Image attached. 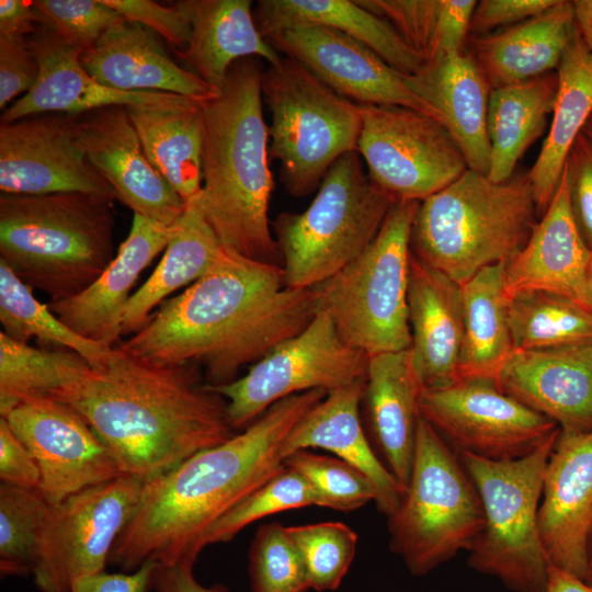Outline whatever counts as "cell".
Wrapping results in <instances>:
<instances>
[{"label":"cell","mask_w":592,"mask_h":592,"mask_svg":"<svg viewBox=\"0 0 592 592\" xmlns=\"http://www.w3.org/2000/svg\"><path fill=\"white\" fill-rule=\"evenodd\" d=\"M395 203L377 186L357 151L327 171L303 213H282L271 224L291 288H311L358 258L378 235Z\"/></svg>","instance_id":"7"},{"label":"cell","mask_w":592,"mask_h":592,"mask_svg":"<svg viewBox=\"0 0 592 592\" xmlns=\"http://www.w3.org/2000/svg\"><path fill=\"white\" fill-rule=\"evenodd\" d=\"M538 530L549 563L585 580L592 538V431L559 430L544 470Z\"/></svg>","instance_id":"20"},{"label":"cell","mask_w":592,"mask_h":592,"mask_svg":"<svg viewBox=\"0 0 592 592\" xmlns=\"http://www.w3.org/2000/svg\"><path fill=\"white\" fill-rule=\"evenodd\" d=\"M203 101L179 95L168 102L126 106L155 169L187 204L203 186Z\"/></svg>","instance_id":"31"},{"label":"cell","mask_w":592,"mask_h":592,"mask_svg":"<svg viewBox=\"0 0 592 592\" xmlns=\"http://www.w3.org/2000/svg\"><path fill=\"white\" fill-rule=\"evenodd\" d=\"M553 119L539 155L527 172L538 214L558 186L569 150L592 114V50L576 32L557 67Z\"/></svg>","instance_id":"34"},{"label":"cell","mask_w":592,"mask_h":592,"mask_svg":"<svg viewBox=\"0 0 592 592\" xmlns=\"http://www.w3.org/2000/svg\"><path fill=\"white\" fill-rule=\"evenodd\" d=\"M542 592H592V587L584 580L550 565Z\"/></svg>","instance_id":"57"},{"label":"cell","mask_w":592,"mask_h":592,"mask_svg":"<svg viewBox=\"0 0 592 592\" xmlns=\"http://www.w3.org/2000/svg\"><path fill=\"white\" fill-rule=\"evenodd\" d=\"M157 562L147 561L132 572L105 571L76 581L70 592H149Z\"/></svg>","instance_id":"53"},{"label":"cell","mask_w":592,"mask_h":592,"mask_svg":"<svg viewBox=\"0 0 592 592\" xmlns=\"http://www.w3.org/2000/svg\"><path fill=\"white\" fill-rule=\"evenodd\" d=\"M590 587H592V538L590 542V549H589V567H588V573L584 580Z\"/></svg>","instance_id":"60"},{"label":"cell","mask_w":592,"mask_h":592,"mask_svg":"<svg viewBox=\"0 0 592 592\" xmlns=\"http://www.w3.org/2000/svg\"><path fill=\"white\" fill-rule=\"evenodd\" d=\"M0 480L1 483L39 490L41 471L26 445L0 417Z\"/></svg>","instance_id":"51"},{"label":"cell","mask_w":592,"mask_h":592,"mask_svg":"<svg viewBox=\"0 0 592 592\" xmlns=\"http://www.w3.org/2000/svg\"><path fill=\"white\" fill-rule=\"evenodd\" d=\"M420 202H395L369 247L340 272L314 286L326 311L351 346L372 356L408 350L410 237Z\"/></svg>","instance_id":"8"},{"label":"cell","mask_w":592,"mask_h":592,"mask_svg":"<svg viewBox=\"0 0 592 592\" xmlns=\"http://www.w3.org/2000/svg\"><path fill=\"white\" fill-rule=\"evenodd\" d=\"M29 37L39 76L26 94L3 111L1 122L42 113L77 115L112 105L158 104L179 96L159 91H123L101 84L82 66L83 50L69 45L44 24Z\"/></svg>","instance_id":"24"},{"label":"cell","mask_w":592,"mask_h":592,"mask_svg":"<svg viewBox=\"0 0 592 592\" xmlns=\"http://www.w3.org/2000/svg\"><path fill=\"white\" fill-rule=\"evenodd\" d=\"M263 71L260 58H242L229 69L219 93L202 102L203 186L197 201L224 248L277 264L282 255L269 219L273 177L262 109Z\"/></svg>","instance_id":"4"},{"label":"cell","mask_w":592,"mask_h":592,"mask_svg":"<svg viewBox=\"0 0 592 592\" xmlns=\"http://www.w3.org/2000/svg\"><path fill=\"white\" fill-rule=\"evenodd\" d=\"M506 299L514 350L592 344V312L577 301L547 292H525Z\"/></svg>","instance_id":"39"},{"label":"cell","mask_w":592,"mask_h":592,"mask_svg":"<svg viewBox=\"0 0 592 592\" xmlns=\"http://www.w3.org/2000/svg\"><path fill=\"white\" fill-rule=\"evenodd\" d=\"M49 503L39 490L0 483L1 576L34 573Z\"/></svg>","instance_id":"41"},{"label":"cell","mask_w":592,"mask_h":592,"mask_svg":"<svg viewBox=\"0 0 592 592\" xmlns=\"http://www.w3.org/2000/svg\"><path fill=\"white\" fill-rule=\"evenodd\" d=\"M195 364L155 365L115 346L52 398L77 410L114 455L123 475L149 480L235 433L227 402Z\"/></svg>","instance_id":"3"},{"label":"cell","mask_w":592,"mask_h":592,"mask_svg":"<svg viewBox=\"0 0 592 592\" xmlns=\"http://www.w3.org/2000/svg\"><path fill=\"white\" fill-rule=\"evenodd\" d=\"M253 18L264 38L294 25H320L358 41L405 76L425 66L388 22L356 0H260Z\"/></svg>","instance_id":"33"},{"label":"cell","mask_w":592,"mask_h":592,"mask_svg":"<svg viewBox=\"0 0 592 592\" xmlns=\"http://www.w3.org/2000/svg\"><path fill=\"white\" fill-rule=\"evenodd\" d=\"M368 355L346 343L330 316L318 310L297 334L282 341L231 383L209 386L227 402L236 430L275 402L314 389H332L366 377Z\"/></svg>","instance_id":"12"},{"label":"cell","mask_w":592,"mask_h":592,"mask_svg":"<svg viewBox=\"0 0 592 592\" xmlns=\"http://www.w3.org/2000/svg\"><path fill=\"white\" fill-rule=\"evenodd\" d=\"M191 38L175 52L192 72L220 91L231 66L248 57L277 62L282 55L260 34L250 0H190Z\"/></svg>","instance_id":"32"},{"label":"cell","mask_w":592,"mask_h":592,"mask_svg":"<svg viewBox=\"0 0 592 592\" xmlns=\"http://www.w3.org/2000/svg\"><path fill=\"white\" fill-rule=\"evenodd\" d=\"M42 24V18L32 1H0V34L31 36Z\"/></svg>","instance_id":"56"},{"label":"cell","mask_w":592,"mask_h":592,"mask_svg":"<svg viewBox=\"0 0 592 592\" xmlns=\"http://www.w3.org/2000/svg\"><path fill=\"white\" fill-rule=\"evenodd\" d=\"M563 169L576 223L592 252V143L583 133L572 144Z\"/></svg>","instance_id":"49"},{"label":"cell","mask_w":592,"mask_h":592,"mask_svg":"<svg viewBox=\"0 0 592 592\" xmlns=\"http://www.w3.org/2000/svg\"><path fill=\"white\" fill-rule=\"evenodd\" d=\"M387 519L390 550L417 577L469 551L483 528L481 501L468 473L422 417L409 482Z\"/></svg>","instance_id":"9"},{"label":"cell","mask_w":592,"mask_h":592,"mask_svg":"<svg viewBox=\"0 0 592 592\" xmlns=\"http://www.w3.org/2000/svg\"><path fill=\"white\" fill-rule=\"evenodd\" d=\"M357 105L362 119L357 152L372 181L395 202H421L468 169L441 121L405 106Z\"/></svg>","instance_id":"13"},{"label":"cell","mask_w":592,"mask_h":592,"mask_svg":"<svg viewBox=\"0 0 592 592\" xmlns=\"http://www.w3.org/2000/svg\"><path fill=\"white\" fill-rule=\"evenodd\" d=\"M505 263L487 266L460 285L464 338L459 380L483 378L496 382L514 351L503 288Z\"/></svg>","instance_id":"37"},{"label":"cell","mask_w":592,"mask_h":592,"mask_svg":"<svg viewBox=\"0 0 592 592\" xmlns=\"http://www.w3.org/2000/svg\"><path fill=\"white\" fill-rule=\"evenodd\" d=\"M34 456L50 505L122 476L109 447L83 417L52 397L25 400L3 415Z\"/></svg>","instance_id":"16"},{"label":"cell","mask_w":592,"mask_h":592,"mask_svg":"<svg viewBox=\"0 0 592 592\" xmlns=\"http://www.w3.org/2000/svg\"><path fill=\"white\" fill-rule=\"evenodd\" d=\"M145 482L122 475L49 505L33 573L41 592H70L76 581L105 571Z\"/></svg>","instance_id":"14"},{"label":"cell","mask_w":592,"mask_h":592,"mask_svg":"<svg viewBox=\"0 0 592 592\" xmlns=\"http://www.w3.org/2000/svg\"><path fill=\"white\" fill-rule=\"evenodd\" d=\"M408 87L430 104L460 148L468 169L487 174L490 161L488 104L491 89L471 55H442L413 76Z\"/></svg>","instance_id":"28"},{"label":"cell","mask_w":592,"mask_h":592,"mask_svg":"<svg viewBox=\"0 0 592 592\" xmlns=\"http://www.w3.org/2000/svg\"><path fill=\"white\" fill-rule=\"evenodd\" d=\"M262 100L271 113L269 158L294 197L319 187L330 167L357 151L361 114L296 60L283 56L262 75Z\"/></svg>","instance_id":"10"},{"label":"cell","mask_w":592,"mask_h":592,"mask_svg":"<svg viewBox=\"0 0 592 592\" xmlns=\"http://www.w3.org/2000/svg\"><path fill=\"white\" fill-rule=\"evenodd\" d=\"M591 260L592 252L572 213L567 175L562 169L542 219L525 246L505 263V297L525 292H547L568 297L590 310L587 280Z\"/></svg>","instance_id":"21"},{"label":"cell","mask_w":592,"mask_h":592,"mask_svg":"<svg viewBox=\"0 0 592 592\" xmlns=\"http://www.w3.org/2000/svg\"><path fill=\"white\" fill-rule=\"evenodd\" d=\"M557 73L492 89L488 104L490 161L487 177L505 182L527 148L539 137L553 113Z\"/></svg>","instance_id":"36"},{"label":"cell","mask_w":592,"mask_h":592,"mask_svg":"<svg viewBox=\"0 0 592 592\" xmlns=\"http://www.w3.org/2000/svg\"><path fill=\"white\" fill-rule=\"evenodd\" d=\"M577 30L592 50V0L572 1Z\"/></svg>","instance_id":"58"},{"label":"cell","mask_w":592,"mask_h":592,"mask_svg":"<svg viewBox=\"0 0 592 592\" xmlns=\"http://www.w3.org/2000/svg\"><path fill=\"white\" fill-rule=\"evenodd\" d=\"M80 61L98 82L116 90L159 91L197 101L219 93L178 65L150 30L126 19L110 27L92 48L82 52Z\"/></svg>","instance_id":"27"},{"label":"cell","mask_w":592,"mask_h":592,"mask_svg":"<svg viewBox=\"0 0 592 592\" xmlns=\"http://www.w3.org/2000/svg\"><path fill=\"white\" fill-rule=\"evenodd\" d=\"M587 297L590 310L592 311V260L590 263L588 280H587Z\"/></svg>","instance_id":"59"},{"label":"cell","mask_w":592,"mask_h":592,"mask_svg":"<svg viewBox=\"0 0 592 592\" xmlns=\"http://www.w3.org/2000/svg\"><path fill=\"white\" fill-rule=\"evenodd\" d=\"M227 251L206 221L197 198L187 203L161 261L127 301L123 334L137 332L149 320L153 308L175 291L207 274Z\"/></svg>","instance_id":"35"},{"label":"cell","mask_w":592,"mask_h":592,"mask_svg":"<svg viewBox=\"0 0 592 592\" xmlns=\"http://www.w3.org/2000/svg\"><path fill=\"white\" fill-rule=\"evenodd\" d=\"M422 391L410 349L368 357L362 401L369 431L403 492L414 457Z\"/></svg>","instance_id":"29"},{"label":"cell","mask_w":592,"mask_h":592,"mask_svg":"<svg viewBox=\"0 0 592 592\" xmlns=\"http://www.w3.org/2000/svg\"><path fill=\"white\" fill-rule=\"evenodd\" d=\"M0 322L2 332L27 343L36 338L43 343L59 345L81 355L93 368L105 366L115 346L81 337L65 325L48 307L38 301L33 289L24 284L0 260Z\"/></svg>","instance_id":"40"},{"label":"cell","mask_w":592,"mask_h":592,"mask_svg":"<svg viewBox=\"0 0 592 592\" xmlns=\"http://www.w3.org/2000/svg\"><path fill=\"white\" fill-rule=\"evenodd\" d=\"M0 190L10 195L86 193L117 200L76 138V115L42 113L0 125Z\"/></svg>","instance_id":"17"},{"label":"cell","mask_w":592,"mask_h":592,"mask_svg":"<svg viewBox=\"0 0 592 592\" xmlns=\"http://www.w3.org/2000/svg\"><path fill=\"white\" fill-rule=\"evenodd\" d=\"M251 592H307L310 589L301 556L287 526H260L249 550Z\"/></svg>","instance_id":"45"},{"label":"cell","mask_w":592,"mask_h":592,"mask_svg":"<svg viewBox=\"0 0 592 592\" xmlns=\"http://www.w3.org/2000/svg\"><path fill=\"white\" fill-rule=\"evenodd\" d=\"M82 152L134 214L172 226L186 203L148 160L126 106L112 105L76 115Z\"/></svg>","instance_id":"19"},{"label":"cell","mask_w":592,"mask_h":592,"mask_svg":"<svg viewBox=\"0 0 592 592\" xmlns=\"http://www.w3.org/2000/svg\"><path fill=\"white\" fill-rule=\"evenodd\" d=\"M32 3L42 18V24L83 52L92 48L110 27L124 20L104 0H36Z\"/></svg>","instance_id":"47"},{"label":"cell","mask_w":592,"mask_h":592,"mask_svg":"<svg viewBox=\"0 0 592 592\" xmlns=\"http://www.w3.org/2000/svg\"><path fill=\"white\" fill-rule=\"evenodd\" d=\"M558 0H482L477 2L470 32L488 33L498 27H510L534 18Z\"/></svg>","instance_id":"52"},{"label":"cell","mask_w":592,"mask_h":592,"mask_svg":"<svg viewBox=\"0 0 592 592\" xmlns=\"http://www.w3.org/2000/svg\"><path fill=\"white\" fill-rule=\"evenodd\" d=\"M408 315L412 365L423 389L458 382L464 338L462 287L412 252Z\"/></svg>","instance_id":"25"},{"label":"cell","mask_w":592,"mask_h":592,"mask_svg":"<svg viewBox=\"0 0 592 592\" xmlns=\"http://www.w3.org/2000/svg\"><path fill=\"white\" fill-rule=\"evenodd\" d=\"M576 32L572 1L558 0L545 12L474 41L471 57L490 89L550 73Z\"/></svg>","instance_id":"30"},{"label":"cell","mask_w":592,"mask_h":592,"mask_svg":"<svg viewBox=\"0 0 592 592\" xmlns=\"http://www.w3.org/2000/svg\"><path fill=\"white\" fill-rule=\"evenodd\" d=\"M113 200L86 193L0 196V260L58 301L88 288L113 260Z\"/></svg>","instance_id":"5"},{"label":"cell","mask_w":592,"mask_h":592,"mask_svg":"<svg viewBox=\"0 0 592 592\" xmlns=\"http://www.w3.org/2000/svg\"><path fill=\"white\" fill-rule=\"evenodd\" d=\"M310 505H316L311 488L286 466L224 514L197 542L195 553L198 556L209 545L231 540L248 525L266 516Z\"/></svg>","instance_id":"42"},{"label":"cell","mask_w":592,"mask_h":592,"mask_svg":"<svg viewBox=\"0 0 592 592\" xmlns=\"http://www.w3.org/2000/svg\"><path fill=\"white\" fill-rule=\"evenodd\" d=\"M38 76L39 65L30 37L0 34V107L26 94Z\"/></svg>","instance_id":"50"},{"label":"cell","mask_w":592,"mask_h":592,"mask_svg":"<svg viewBox=\"0 0 592 592\" xmlns=\"http://www.w3.org/2000/svg\"><path fill=\"white\" fill-rule=\"evenodd\" d=\"M284 463L307 481L315 494L316 506L351 512L376 500L371 480L338 457L303 449L287 456Z\"/></svg>","instance_id":"44"},{"label":"cell","mask_w":592,"mask_h":592,"mask_svg":"<svg viewBox=\"0 0 592 592\" xmlns=\"http://www.w3.org/2000/svg\"><path fill=\"white\" fill-rule=\"evenodd\" d=\"M582 133L591 140L592 143V114L585 123Z\"/></svg>","instance_id":"61"},{"label":"cell","mask_w":592,"mask_h":592,"mask_svg":"<svg viewBox=\"0 0 592 592\" xmlns=\"http://www.w3.org/2000/svg\"><path fill=\"white\" fill-rule=\"evenodd\" d=\"M558 433L517 459L491 460L460 453L485 517L468 565L514 592H542L547 581L550 563L539 535L538 509L544 470Z\"/></svg>","instance_id":"11"},{"label":"cell","mask_w":592,"mask_h":592,"mask_svg":"<svg viewBox=\"0 0 592 592\" xmlns=\"http://www.w3.org/2000/svg\"><path fill=\"white\" fill-rule=\"evenodd\" d=\"M365 378L332 389L291 431L283 445L291 454L321 448L363 473L376 490L377 510L389 516L399 505L403 489L374 452L365 435L360 405Z\"/></svg>","instance_id":"26"},{"label":"cell","mask_w":592,"mask_h":592,"mask_svg":"<svg viewBox=\"0 0 592 592\" xmlns=\"http://www.w3.org/2000/svg\"><path fill=\"white\" fill-rule=\"evenodd\" d=\"M281 55L310 71L340 96L357 104L398 105L442 122L407 84L405 75L349 35L320 25H294L265 38Z\"/></svg>","instance_id":"18"},{"label":"cell","mask_w":592,"mask_h":592,"mask_svg":"<svg viewBox=\"0 0 592 592\" xmlns=\"http://www.w3.org/2000/svg\"><path fill=\"white\" fill-rule=\"evenodd\" d=\"M388 22L425 64L439 56L442 0H356Z\"/></svg>","instance_id":"46"},{"label":"cell","mask_w":592,"mask_h":592,"mask_svg":"<svg viewBox=\"0 0 592 592\" xmlns=\"http://www.w3.org/2000/svg\"><path fill=\"white\" fill-rule=\"evenodd\" d=\"M104 2L130 22L139 23L158 33L175 52L184 50L191 38L190 0L162 5L150 0H104Z\"/></svg>","instance_id":"48"},{"label":"cell","mask_w":592,"mask_h":592,"mask_svg":"<svg viewBox=\"0 0 592 592\" xmlns=\"http://www.w3.org/2000/svg\"><path fill=\"white\" fill-rule=\"evenodd\" d=\"M177 223L169 226L134 214L127 238L103 273L78 295L49 301V309L81 337L116 346L130 291L144 269L166 249Z\"/></svg>","instance_id":"23"},{"label":"cell","mask_w":592,"mask_h":592,"mask_svg":"<svg viewBox=\"0 0 592 592\" xmlns=\"http://www.w3.org/2000/svg\"><path fill=\"white\" fill-rule=\"evenodd\" d=\"M327 392L314 389L286 397L241 433L146 480L109 563L124 572L135 571L147 561L194 565L201 537L230 509L285 469L286 437Z\"/></svg>","instance_id":"2"},{"label":"cell","mask_w":592,"mask_h":592,"mask_svg":"<svg viewBox=\"0 0 592 592\" xmlns=\"http://www.w3.org/2000/svg\"><path fill=\"white\" fill-rule=\"evenodd\" d=\"M156 592H229L226 587L215 584L205 587L193 574V563H158L152 578Z\"/></svg>","instance_id":"55"},{"label":"cell","mask_w":592,"mask_h":592,"mask_svg":"<svg viewBox=\"0 0 592 592\" xmlns=\"http://www.w3.org/2000/svg\"><path fill=\"white\" fill-rule=\"evenodd\" d=\"M496 384L560 430L592 431V344L514 350Z\"/></svg>","instance_id":"22"},{"label":"cell","mask_w":592,"mask_h":592,"mask_svg":"<svg viewBox=\"0 0 592 592\" xmlns=\"http://www.w3.org/2000/svg\"><path fill=\"white\" fill-rule=\"evenodd\" d=\"M89 367L71 350L34 348L0 331V415L25 400L53 397L78 380Z\"/></svg>","instance_id":"38"},{"label":"cell","mask_w":592,"mask_h":592,"mask_svg":"<svg viewBox=\"0 0 592 592\" xmlns=\"http://www.w3.org/2000/svg\"><path fill=\"white\" fill-rule=\"evenodd\" d=\"M317 311L314 288L286 286L282 265L228 250L117 346L155 365L202 366L207 385H226L241 367L300 332Z\"/></svg>","instance_id":"1"},{"label":"cell","mask_w":592,"mask_h":592,"mask_svg":"<svg viewBox=\"0 0 592 592\" xmlns=\"http://www.w3.org/2000/svg\"><path fill=\"white\" fill-rule=\"evenodd\" d=\"M537 206L526 174L497 183L467 169L420 202L412 254L459 285L482 269L508 262L534 230Z\"/></svg>","instance_id":"6"},{"label":"cell","mask_w":592,"mask_h":592,"mask_svg":"<svg viewBox=\"0 0 592 592\" xmlns=\"http://www.w3.org/2000/svg\"><path fill=\"white\" fill-rule=\"evenodd\" d=\"M304 561L310 589L337 590L348 573L357 548V534L338 521L287 526Z\"/></svg>","instance_id":"43"},{"label":"cell","mask_w":592,"mask_h":592,"mask_svg":"<svg viewBox=\"0 0 592 592\" xmlns=\"http://www.w3.org/2000/svg\"><path fill=\"white\" fill-rule=\"evenodd\" d=\"M442 2L439 56L463 52L477 5L475 0H442Z\"/></svg>","instance_id":"54"},{"label":"cell","mask_w":592,"mask_h":592,"mask_svg":"<svg viewBox=\"0 0 592 592\" xmlns=\"http://www.w3.org/2000/svg\"><path fill=\"white\" fill-rule=\"evenodd\" d=\"M420 413L460 453L491 460L524 457L559 431L557 423L504 394L492 379L423 389Z\"/></svg>","instance_id":"15"}]
</instances>
